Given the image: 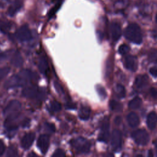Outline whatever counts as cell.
I'll list each match as a JSON object with an SVG mask.
<instances>
[{
	"mask_svg": "<svg viewBox=\"0 0 157 157\" xmlns=\"http://www.w3.org/2000/svg\"><path fill=\"white\" fill-rule=\"evenodd\" d=\"M12 27V23L9 21L0 20V31L3 33H7Z\"/></svg>",
	"mask_w": 157,
	"mask_h": 157,
	"instance_id": "22",
	"label": "cell"
},
{
	"mask_svg": "<svg viewBox=\"0 0 157 157\" xmlns=\"http://www.w3.org/2000/svg\"><path fill=\"white\" fill-rule=\"evenodd\" d=\"M121 121V117L118 116V117H117L115 118V123L116 124H120Z\"/></svg>",
	"mask_w": 157,
	"mask_h": 157,
	"instance_id": "39",
	"label": "cell"
},
{
	"mask_svg": "<svg viewBox=\"0 0 157 157\" xmlns=\"http://www.w3.org/2000/svg\"><path fill=\"white\" fill-rule=\"evenodd\" d=\"M65 107H66V109H75L77 107V105L75 103L69 102L66 104Z\"/></svg>",
	"mask_w": 157,
	"mask_h": 157,
	"instance_id": "33",
	"label": "cell"
},
{
	"mask_svg": "<svg viewBox=\"0 0 157 157\" xmlns=\"http://www.w3.org/2000/svg\"><path fill=\"white\" fill-rule=\"evenodd\" d=\"M10 62L11 64L16 67H20L23 65V59L19 52L17 51L14 53L12 57Z\"/></svg>",
	"mask_w": 157,
	"mask_h": 157,
	"instance_id": "20",
	"label": "cell"
},
{
	"mask_svg": "<svg viewBox=\"0 0 157 157\" xmlns=\"http://www.w3.org/2000/svg\"><path fill=\"white\" fill-rule=\"evenodd\" d=\"M38 68L40 72L43 74H46L48 71V63L47 58L45 56H42L39 59Z\"/></svg>",
	"mask_w": 157,
	"mask_h": 157,
	"instance_id": "16",
	"label": "cell"
},
{
	"mask_svg": "<svg viewBox=\"0 0 157 157\" xmlns=\"http://www.w3.org/2000/svg\"><path fill=\"white\" fill-rule=\"evenodd\" d=\"M150 74L153 76L155 78L156 77V74H157V71H156V67L155 66L152 67L150 69Z\"/></svg>",
	"mask_w": 157,
	"mask_h": 157,
	"instance_id": "37",
	"label": "cell"
},
{
	"mask_svg": "<svg viewBox=\"0 0 157 157\" xmlns=\"http://www.w3.org/2000/svg\"><path fill=\"white\" fill-rule=\"evenodd\" d=\"M148 77L146 74L139 75L136 77L134 82L136 87L138 89H140L145 86L148 84Z\"/></svg>",
	"mask_w": 157,
	"mask_h": 157,
	"instance_id": "14",
	"label": "cell"
},
{
	"mask_svg": "<svg viewBox=\"0 0 157 157\" xmlns=\"http://www.w3.org/2000/svg\"><path fill=\"white\" fill-rule=\"evenodd\" d=\"M110 33L113 42H117L119 40L121 36V29L119 23L117 22H113L111 23Z\"/></svg>",
	"mask_w": 157,
	"mask_h": 157,
	"instance_id": "13",
	"label": "cell"
},
{
	"mask_svg": "<svg viewBox=\"0 0 157 157\" xmlns=\"http://www.w3.org/2000/svg\"><path fill=\"white\" fill-rule=\"evenodd\" d=\"M50 110L52 112H59L61 109V105L58 101H53L50 103Z\"/></svg>",
	"mask_w": 157,
	"mask_h": 157,
	"instance_id": "26",
	"label": "cell"
},
{
	"mask_svg": "<svg viewBox=\"0 0 157 157\" xmlns=\"http://www.w3.org/2000/svg\"><path fill=\"white\" fill-rule=\"evenodd\" d=\"M35 139V134L34 132L26 133L21 140V147L25 150L29 149L32 145Z\"/></svg>",
	"mask_w": 157,
	"mask_h": 157,
	"instance_id": "11",
	"label": "cell"
},
{
	"mask_svg": "<svg viewBox=\"0 0 157 157\" xmlns=\"http://www.w3.org/2000/svg\"><path fill=\"white\" fill-rule=\"evenodd\" d=\"M37 156V155L35 153H31L28 155V156Z\"/></svg>",
	"mask_w": 157,
	"mask_h": 157,
	"instance_id": "41",
	"label": "cell"
},
{
	"mask_svg": "<svg viewBox=\"0 0 157 157\" xmlns=\"http://www.w3.org/2000/svg\"><path fill=\"white\" fill-rule=\"evenodd\" d=\"M129 51V47L126 44H122L118 48V53L121 55H125Z\"/></svg>",
	"mask_w": 157,
	"mask_h": 157,
	"instance_id": "29",
	"label": "cell"
},
{
	"mask_svg": "<svg viewBox=\"0 0 157 157\" xmlns=\"http://www.w3.org/2000/svg\"><path fill=\"white\" fill-rule=\"evenodd\" d=\"M46 126H47V128L50 132H53L55 131V126H54V124H53L52 123H47Z\"/></svg>",
	"mask_w": 157,
	"mask_h": 157,
	"instance_id": "38",
	"label": "cell"
},
{
	"mask_svg": "<svg viewBox=\"0 0 157 157\" xmlns=\"http://www.w3.org/2000/svg\"><path fill=\"white\" fill-rule=\"evenodd\" d=\"M22 95L27 98H41L42 93L36 85H32L25 87L22 91Z\"/></svg>",
	"mask_w": 157,
	"mask_h": 157,
	"instance_id": "9",
	"label": "cell"
},
{
	"mask_svg": "<svg viewBox=\"0 0 157 157\" xmlns=\"http://www.w3.org/2000/svg\"><path fill=\"white\" fill-rule=\"evenodd\" d=\"M15 37L21 42L31 40L32 39V34L28 25H24L20 27L15 33Z\"/></svg>",
	"mask_w": 157,
	"mask_h": 157,
	"instance_id": "7",
	"label": "cell"
},
{
	"mask_svg": "<svg viewBox=\"0 0 157 157\" xmlns=\"http://www.w3.org/2000/svg\"><path fill=\"white\" fill-rule=\"evenodd\" d=\"M49 144L50 139L47 134H41L39 136L37 141V145L42 154L45 155L47 152Z\"/></svg>",
	"mask_w": 157,
	"mask_h": 157,
	"instance_id": "10",
	"label": "cell"
},
{
	"mask_svg": "<svg viewBox=\"0 0 157 157\" xmlns=\"http://www.w3.org/2000/svg\"><path fill=\"white\" fill-rule=\"evenodd\" d=\"M96 90H97V92L99 94V95L102 98H105L106 96H107V93H106V91L105 90V88L100 85H98L96 86Z\"/></svg>",
	"mask_w": 157,
	"mask_h": 157,
	"instance_id": "28",
	"label": "cell"
},
{
	"mask_svg": "<svg viewBox=\"0 0 157 157\" xmlns=\"http://www.w3.org/2000/svg\"><path fill=\"white\" fill-rule=\"evenodd\" d=\"M66 156V153L61 149H57L52 155V156H54V157H61V156Z\"/></svg>",
	"mask_w": 157,
	"mask_h": 157,
	"instance_id": "32",
	"label": "cell"
},
{
	"mask_svg": "<svg viewBox=\"0 0 157 157\" xmlns=\"http://www.w3.org/2000/svg\"><path fill=\"white\" fill-rule=\"evenodd\" d=\"M5 58V55L2 53H0V62L2 61Z\"/></svg>",
	"mask_w": 157,
	"mask_h": 157,
	"instance_id": "40",
	"label": "cell"
},
{
	"mask_svg": "<svg viewBox=\"0 0 157 157\" xmlns=\"http://www.w3.org/2000/svg\"><path fill=\"white\" fill-rule=\"evenodd\" d=\"M128 123L131 128H136L139 124V118L135 112H130L126 117Z\"/></svg>",
	"mask_w": 157,
	"mask_h": 157,
	"instance_id": "15",
	"label": "cell"
},
{
	"mask_svg": "<svg viewBox=\"0 0 157 157\" xmlns=\"http://www.w3.org/2000/svg\"><path fill=\"white\" fill-rule=\"evenodd\" d=\"M111 146L114 151H119L122 146V134L119 129H114L111 136Z\"/></svg>",
	"mask_w": 157,
	"mask_h": 157,
	"instance_id": "8",
	"label": "cell"
},
{
	"mask_svg": "<svg viewBox=\"0 0 157 157\" xmlns=\"http://www.w3.org/2000/svg\"><path fill=\"white\" fill-rule=\"evenodd\" d=\"M124 64L127 69L131 71H136L137 69V58L134 56L128 55L124 58Z\"/></svg>",
	"mask_w": 157,
	"mask_h": 157,
	"instance_id": "12",
	"label": "cell"
},
{
	"mask_svg": "<svg viewBox=\"0 0 157 157\" xmlns=\"http://www.w3.org/2000/svg\"><path fill=\"white\" fill-rule=\"evenodd\" d=\"M62 3H63V0H58V1L55 4V6L52 7V8L49 10L48 13V18H52L56 13V12L59 9L60 7L61 6Z\"/></svg>",
	"mask_w": 157,
	"mask_h": 157,
	"instance_id": "25",
	"label": "cell"
},
{
	"mask_svg": "<svg viewBox=\"0 0 157 157\" xmlns=\"http://www.w3.org/2000/svg\"><path fill=\"white\" fill-rule=\"evenodd\" d=\"M53 85L55 88L56 91L58 93V94H63L64 93V91L63 89L62 88V86H61V85L56 81L53 82Z\"/></svg>",
	"mask_w": 157,
	"mask_h": 157,
	"instance_id": "31",
	"label": "cell"
},
{
	"mask_svg": "<svg viewBox=\"0 0 157 157\" xmlns=\"http://www.w3.org/2000/svg\"><path fill=\"white\" fill-rule=\"evenodd\" d=\"M22 7V1L21 0H15L8 8L7 13L10 16H13Z\"/></svg>",
	"mask_w": 157,
	"mask_h": 157,
	"instance_id": "17",
	"label": "cell"
},
{
	"mask_svg": "<svg viewBox=\"0 0 157 157\" xmlns=\"http://www.w3.org/2000/svg\"><path fill=\"white\" fill-rule=\"evenodd\" d=\"M147 125L151 130L155 129L156 126V114L153 111L148 113L147 118Z\"/></svg>",
	"mask_w": 157,
	"mask_h": 157,
	"instance_id": "18",
	"label": "cell"
},
{
	"mask_svg": "<svg viewBox=\"0 0 157 157\" xmlns=\"http://www.w3.org/2000/svg\"><path fill=\"white\" fill-rule=\"evenodd\" d=\"M5 150H6L5 144L2 140H0V156L4 154Z\"/></svg>",
	"mask_w": 157,
	"mask_h": 157,
	"instance_id": "34",
	"label": "cell"
},
{
	"mask_svg": "<svg viewBox=\"0 0 157 157\" xmlns=\"http://www.w3.org/2000/svg\"><path fill=\"white\" fill-rule=\"evenodd\" d=\"M110 109L115 112H120L123 109V105L115 100H112L109 102Z\"/></svg>",
	"mask_w": 157,
	"mask_h": 157,
	"instance_id": "23",
	"label": "cell"
},
{
	"mask_svg": "<svg viewBox=\"0 0 157 157\" xmlns=\"http://www.w3.org/2000/svg\"><path fill=\"white\" fill-rule=\"evenodd\" d=\"M70 144L77 153H88L91 148V143L84 137H77L70 141Z\"/></svg>",
	"mask_w": 157,
	"mask_h": 157,
	"instance_id": "3",
	"label": "cell"
},
{
	"mask_svg": "<svg viewBox=\"0 0 157 157\" xmlns=\"http://www.w3.org/2000/svg\"><path fill=\"white\" fill-rule=\"evenodd\" d=\"M39 76L34 72L29 69H23L18 74L12 75L4 83V87L7 89L23 86L29 83L38 80Z\"/></svg>",
	"mask_w": 157,
	"mask_h": 157,
	"instance_id": "1",
	"label": "cell"
},
{
	"mask_svg": "<svg viewBox=\"0 0 157 157\" xmlns=\"http://www.w3.org/2000/svg\"><path fill=\"white\" fill-rule=\"evenodd\" d=\"M142 103V101L141 98L137 96L135 97L134 99H132L128 104V106L131 109H139Z\"/></svg>",
	"mask_w": 157,
	"mask_h": 157,
	"instance_id": "21",
	"label": "cell"
},
{
	"mask_svg": "<svg viewBox=\"0 0 157 157\" xmlns=\"http://www.w3.org/2000/svg\"><path fill=\"white\" fill-rule=\"evenodd\" d=\"M131 137L139 145H145L148 144L150 140V136L147 131L143 129H139L133 131L131 134Z\"/></svg>",
	"mask_w": 157,
	"mask_h": 157,
	"instance_id": "4",
	"label": "cell"
},
{
	"mask_svg": "<svg viewBox=\"0 0 157 157\" xmlns=\"http://www.w3.org/2000/svg\"><path fill=\"white\" fill-rule=\"evenodd\" d=\"M7 156H18V152L17 148L13 145H10L7 150Z\"/></svg>",
	"mask_w": 157,
	"mask_h": 157,
	"instance_id": "27",
	"label": "cell"
},
{
	"mask_svg": "<svg viewBox=\"0 0 157 157\" xmlns=\"http://www.w3.org/2000/svg\"><path fill=\"white\" fill-rule=\"evenodd\" d=\"M125 37L131 42L140 44L142 42V33L140 26L136 23L129 24L124 29Z\"/></svg>",
	"mask_w": 157,
	"mask_h": 157,
	"instance_id": "2",
	"label": "cell"
},
{
	"mask_svg": "<svg viewBox=\"0 0 157 157\" xmlns=\"http://www.w3.org/2000/svg\"><path fill=\"white\" fill-rule=\"evenodd\" d=\"M150 95L151 96V97L153 99H156V98L157 91H156V90L155 88H151L150 90Z\"/></svg>",
	"mask_w": 157,
	"mask_h": 157,
	"instance_id": "36",
	"label": "cell"
},
{
	"mask_svg": "<svg viewBox=\"0 0 157 157\" xmlns=\"http://www.w3.org/2000/svg\"><path fill=\"white\" fill-rule=\"evenodd\" d=\"M115 91L117 96L120 98H124L126 95V90L123 85L117 84L115 88Z\"/></svg>",
	"mask_w": 157,
	"mask_h": 157,
	"instance_id": "24",
	"label": "cell"
},
{
	"mask_svg": "<svg viewBox=\"0 0 157 157\" xmlns=\"http://www.w3.org/2000/svg\"><path fill=\"white\" fill-rule=\"evenodd\" d=\"M109 128H110V123L109 118L107 117H105L102 120L101 124V130L100 133L98 136V140L107 143L109 139Z\"/></svg>",
	"mask_w": 157,
	"mask_h": 157,
	"instance_id": "5",
	"label": "cell"
},
{
	"mask_svg": "<svg viewBox=\"0 0 157 157\" xmlns=\"http://www.w3.org/2000/svg\"><path fill=\"white\" fill-rule=\"evenodd\" d=\"M21 103L17 100H12L4 109V114L7 116H18L19 111L21 109Z\"/></svg>",
	"mask_w": 157,
	"mask_h": 157,
	"instance_id": "6",
	"label": "cell"
},
{
	"mask_svg": "<svg viewBox=\"0 0 157 157\" xmlns=\"http://www.w3.org/2000/svg\"><path fill=\"white\" fill-rule=\"evenodd\" d=\"M10 72V68L8 67H4L0 68V81L3 79Z\"/></svg>",
	"mask_w": 157,
	"mask_h": 157,
	"instance_id": "30",
	"label": "cell"
},
{
	"mask_svg": "<svg viewBox=\"0 0 157 157\" xmlns=\"http://www.w3.org/2000/svg\"><path fill=\"white\" fill-rule=\"evenodd\" d=\"M112 63H111V61H110V60H109V61H108V63H107V68H106V73H107V74L108 75H110V73L112 72Z\"/></svg>",
	"mask_w": 157,
	"mask_h": 157,
	"instance_id": "35",
	"label": "cell"
},
{
	"mask_svg": "<svg viewBox=\"0 0 157 157\" xmlns=\"http://www.w3.org/2000/svg\"><path fill=\"white\" fill-rule=\"evenodd\" d=\"M91 114V109L89 106L82 105L79 109L78 117L82 120H87L89 119Z\"/></svg>",
	"mask_w": 157,
	"mask_h": 157,
	"instance_id": "19",
	"label": "cell"
}]
</instances>
